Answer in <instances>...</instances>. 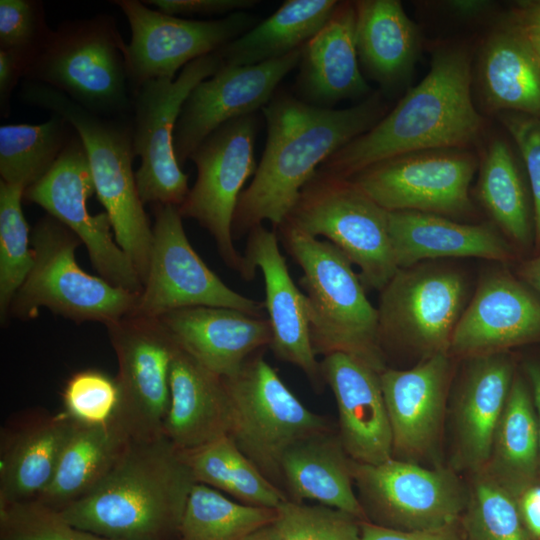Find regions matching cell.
Instances as JSON below:
<instances>
[{"label": "cell", "mask_w": 540, "mask_h": 540, "mask_svg": "<svg viewBox=\"0 0 540 540\" xmlns=\"http://www.w3.org/2000/svg\"><path fill=\"white\" fill-rule=\"evenodd\" d=\"M112 2L130 25L127 67L132 93L147 81L176 78L179 69L218 52L257 24L255 17L245 11L199 21L151 9L137 0Z\"/></svg>", "instance_id": "obj_18"}, {"label": "cell", "mask_w": 540, "mask_h": 540, "mask_svg": "<svg viewBox=\"0 0 540 540\" xmlns=\"http://www.w3.org/2000/svg\"><path fill=\"white\" fill-rule=\"evenodd\" d=\"M477 167L463 149L397 156L349 178L386 211H418L445 217L472 213L469 187Z\"/></svg>", "instance_id": "obj_17"}, {"label": "cell", "mask_w": 540, "mask_h": 540, "mask_svg": "<svg viewBox=\"0 0 540 540\" xmlns=\"http://www.w3.org/2000/svg\"><path fill=\"white\" fill-rule=\"evenodd\" d=\"M339 1L287 0L271 16L218 51L225 65L247 66L301 49L328 21Z\"/></svg>", "instance_id": "obj_34"}, {"label": "cell", "mask_w": 540, "mask_h": 540, "mask_svg": "<svg viewBox=\"0 0 540 540\" xmlns=\"http://www.w3.org/2000/svg\"><path fill=\"white\" fill-rule=\"evenodd\" d=\"M467 363L454 394L453 470L471 476L488 462L493 437L514 379L506 352L480 355Z\"/></svg>", "instance_id": "obj_24"}, {"label": "cell", "mask_w": 540, "mask_h": 540, "mask_svg": "<svg viewBox=\"0 0 540 540\" xmlns=\"http://www.w3.org/2000/svg\"><path fill=\"white\" fill-rule=\"evenodd\" d=\"M537 58L540 63V29L523 28Z\"/></svg>", "instance_id": "obj_56"}, {"label": "cell", "mask_w": 540, "mask_h": 540, "mask_svg": "<svg viewBox=\"0 0 540 540\" xmlns=\"http://www.w3.org/2000/svg\"><path fill=\"white\" fill-rule=\"evenodd\" d=\"M158 319L179 348L222 378L237 374L272 339L267 318L231 308L187 307Z\"/></svg>", "instance_id": "obj_25"}, {"label": "cell", "mask_w": 540, "mask_h": 540, "mask_svg": "<svg viewBox=\"0 0 540 540\" xmlns=\"http://www.w3.org/2000/svg\"><path fill=\"white\" fill-rule=\"evenodd\" d=\"M470 479L461 518L467 540H529L517 497L484 472Z\"/></svg>", "instance_id": "obj_41"}, {"label": "cell", "mask_w": 540, "mask_h": 540, "mask_svg": "<svg viewBox=\"0 0 540 540\" xmlns=\"http://www.w3.org/2000/svg\"><path fill=\"white\" fill-rule=\"evenodd\" d=\"M119 401L116 378L100 370L85 369L67 380L62 391V412L78 425H106L115 420Z\"/></svg>", "instance_id": "obj_43"}, {"label": "cell", "mask_w": 540, "mask_h": 540, "mask_svg": "<svg viewBox=\"0 0 540 540\" xmlns=\"http://www.w3.org/2000/svg\"><path fill=\"white\" fill-rule=\"evenodd\" d=\"M277 509L234 501L205 484L195 483L188 496L177 540H243L273 524Z\"/></svg>", "instance_id": "obj_39"}, {"label": "cell", "mask_w": 540, "mask_h": 540, "mask_svg": "<svg viewBox=\"0 0 540 540\" xmlns=\"http://www.w3.org/2000/svg\"><path fill=\"white\" fill-rule=\"evenodd\" d=\"M94 192L87 153L74 130L52 168L25 190L24 198L41 206L80 239L100 277L140 294L143 283L116 242L109 216L106 212L92 215L87 208V200Z\"/></svg>", "instance_id": "obj_16"}, {"label": "cell", "mask_w": 540, "mask_h": 540, "mask_svg": "<svg viewBox=\"0 0 540 540\" xmlns=\"http://www.w3.org/2000/svg\"><path fill=\"white\" fill-rule=\"evenodd\" d=\"M283 242L302 269L310 339L316 355H351L378 372L386 369L378 310L349 259L332 243L283 223Z\"/></svg>", "instance_id": "obj_4"}, {"label": "cell", "mask_w": 540, "mask_h": 540, "mask_svg": "<svg viewBox=\"0 0 540 540\" xmlns=\"http://www.w3.org/2000/svg\"><path fill=\"white\" fill-rule=\"evenodd\" d=\"M31 60L23 54L0 49V107L2 116L9 110L11 94L19 80L26 76Z\"/></svg>", "instance_id": "obj_49"}, {"label": "cell", "mask_w": 540, "mask_h": 540, "mask_svg": "<svg viewBox=\"0 0 540 540\" xmlns=\"http://www.w3.org/2000/svg\"><path fill=\"white\" fill-rule=\"evenodd\" d=\"M106 328L118 362L115 420L130 440L159 437L170 400L171 363L179 346L158 318L129 314Z\"/></svg>", "instance_id": "obj_15"}, {"label": "cell", "mask_w": 540, "mask_h": 540, "mask_svg": "<svg viewBox=\"0 0 540 540\" xmlns=\"http://www.w3.org/2000/svg\"><path fill=\"white\" fill-rule=\"evenodd\" d=\"M500 121L513 138L526 166L534 206L535 243L540 250V118L503 112Z\"/></svg>", "instance_id": "obj_46"}, {"label": "cell", "mask_w": 540, "mask_h": 540, "mask_svg": "<svg viewBox=\"0 0 540 540\" xmlns=\"http://www.w3.org/2000/svg\"><path fill=\"white\" fill-rule=\"evenodd\" d=\"M195 484L183 452L165 436L130 440L103 481L59 514L114 540H177Z\"/></svg>", "instance_id": "obj_3"}, {"label": "cell", "mask_w": 540, "mask_h": 540, "mask_svg": "<svg viewBox=\"0 0 540 540\" xmlns=\"http://www.w3.org/2000/svg\"><path fill=\"white\" fill-rule=\"evenodd\" d=\"M452 357L436 354L406 370L386 368L380 373L393 440V458L417 464L436 462L447 397Z\"/></svg>", "instance_id": "obj_20"}, {"label": "cell", "mask_w": 540, "mask_h": 540, "mask_svg": "<svg viewBox=\"0 0 540 540\" xmlns=\"http://www.w3.org/2000/svg\"><path fill=\"white\" fill-rule=\"evenodd\" d=\"M517 501L528 533L540 540V485H531L526 488Z\"/></svg>", "instance_id": "obj_50"}, {"label": "cell", "mask_w": 540, "mask_h": 540, "mask_svg": "<svg viewBox=\"0 0 540 540\" xmlns=\"http://www.w3.org/2000/svg\"><path fill=\"white\" fill-rule=\"evenodd\" d=\"M256 132L254 114L213 131L190 156L197 177L178 207L182 217L195 219L211 234L223 261L244 279L250 277L245 257L233 244V220L244 184L257 169Z\"/></svg>", "instance_id": "obj_12"}, {"label": "cell", "mask_w": 540, "mask_h": 540, "mask_svg": "<svg viewBox=\"0 0 540 540\" xmlns=\"http://www.w3.org/2000/svg\"><path fill=\"white\" fill-rule=\"evenodd\" d=\"M478 80L490 111L540 118V63L523 28L512 19L483 43Z\"/></svg>", "instance_id": "obj_31"}, {"label": "cell", "mask_w": 540, "mask_h": 540, "mask_svg": "<svg viewBox=\"0 0 540 540\" xmlns=\"http://www.w3.org/2000/svg\"><path fill=\"white\" fill-rule=\"evenodd\" d=\"M25 189L0 181V317L5 322L11 303L34 265L30 229L22 210Z\"/></svg>", "instance_id": "obj_40"}, {"label": "cell", "mask_w": 540, "mask_h": 540, "mask_svg": "<svg viewBox=\"0 0 540 540\" xmlns=\"http://www.w3.org/2000/svg\"><path fill=\"white\" fill-rule=\"evenodd\" d=\"M144 3L151 4L159 11L172 16H212L245 11L259 2L255 0H150Z\"/></svg>", "instance_id": "obj_47"}, {"label": "cell", "mask_w": 540, "mask_h": 540, "mask_svg": "<svg viewBox=\"0 0 540 540\" xmlns=\"http://www.w3.org/2000/svg\"><path fill=\"white\" fill-rule=\"evenodd\" d=\"M358 58L368 75L384 89L405 81L417 60L416 25L397 0L355 1Z\"/></svg>", "instance_id": "obj_32"}, {"label": "cell", "mask_w": 540, "mask_h": 540, "mask_svg": "<svg viewBox=\"0 0 540 540\" xmlns=\"http://www.w3.org/2000/svg\"><path fill=\"white\" fill-rule=\"evenodd\" d=\"M51 32L46 23L42 2L0 1V49L23 54L32 63Z\"/></svg>", "instance_id": "obj_45"}, {"label": "cell", "mask_w": 540, "mask_h": 540, "mask_svg": "<svg viewBox=\"0 0 540 540\" xmlns=\"http://www.w3.org/2000/svg\"><path fill=\"white\" fill-rule=\"evenodd\" d=\"M388 225L398 269L446 257L500 262L512 258L509 244L490 225L463 224L445 216L407 210L388 211Z\"/></svg>", "instance_id": "obj_29"}, {"label": "cell", "mask_w": 540, "mask_h": 540, "mask_svg": "<svg viewBox=\"0 0 540 540\" xmlns=\"http://www.w3.org/2000/svg\"><path fill=\"white\" fill-rule=\"evenodd\" d=\"M25 78L101 116L123 117L132 109L127 44L107 14L66 21L52 30Z\"/></svg>", "instance_id": "obj_6"}, {"label": "cell", "mask_w": 540, "mask_h": 540, "mask_svg": "<svg viewBox=\"0 0 540 540\" xmlns=\"http://www.w3.org/2000/svg\"><path fill=\"white\" fill-rule=\"evenodd\" d=\"M129 441L116 420L100 426L76 424L50 484L36 501L60 511L86 496L109 474Z\"/></svg>", "instance_id": "obj_33"}, {"label": "cell", "mask_w": 540, "mask_h": 540, "mask_svg": "<svg viewBox=\"0 0 540 540\" xmlns=\"http://www.w3.org/2000/svg\"><path fill=\"white\" fill-rule=\"evenodd\" d=\"M360 520L321 504L286 500L273 525L282 540H362Z\"/></svg>", "instance_id": "obj_42"}, {"label": "cell", "mask_w": 540, "mask_h": 540, "mask_svg": "<svg viewBox=\"0 0 540 540\" xmlns=\"http://www.w3.org/2000/svg\"><path fill=\"white\" fill-rule=\"evenodd\" d=\"M223 380L230 402L228 436L284 491V453L307 437L331 431L327 419L307 409L262 356L249 358L237 374Z\"/></svg>", "instance_id": "obj_8"}, {"label": "cell", "mask_w": 540, "mask_h": 540, "mask_svg": "<svg viewBox=\"0 0 540 540\" xmlns=\"http://www.w3.org/2000/svg\"><path fill=\"white\" fill-rule=\"evenodd\" d=\"M182 452L195 483L252 506L277 509L288 500L286 493L269 481L229 436Z\"/></svg>", "instance_id": "obj_36"}, {"label": "cell", "mask_w": 540, "mask_h": 540, "mask_svg": "<svg viewBox=\"0 0 540 540\" xmlns=\"http://www.w3.org/2000/svg\"><path fill=\"white\" fill-rule=\"evenodd\" d=\"M155 206L148 272L130 314L158 318L177 309L210 306L264 317V302L231 289L200 258L185 234L178 207Z\"/></svg>", "instance_id": "obj_14"}, {"label": "cell", "mask_w": 540, "mask_h": 540, "mask_svg": "<svg viewBox=\"0 0 540 540\" xmlns=\"http://www.w3.org/2000/svg\"><path fill=\"white\" fill-rule=\"evenodd\" d=\"M74 129L61 116L36 125L10 124L0 127L1 181L25 190L52 168Z\"/></svg>", "instance_id": "obj_38"}, {"label": "cell", "mask_w": 540, "mask_h": 540, "mask_svg": "<svg viewBox=\"0 0 540 540\" xmlns=\"http://www.w3.org/2000/svg\"><path fill=\"white\" fill-rule=\"evenodd\" d=\"M466 299L465 278L456 270L420 264L399 268L381 290L377 308L383 350L398 344L421 360L448 354Z\"/></svg>", "instance_id": "obj_13"}, {"label": "cell", "mask_w": 540, "mask_h": 540, "mask_svg": "<svg viewBox=\"0 0 540 540\" xmlns=\"http://www.w3.org/2000/svg\"><path fill=\"white\" fill-rule=\"evenodd\" d=\"M223 65L215 52L190 62L174 79L150 80L133 92L132 137L140 158L135 177L143 204L179 207L187 197L188 176L174 149L176 124L192 90Z\"/></svg>", "instance_id": "obj_10"}, {"label": "cell", "mask_w": 540, "mask_h": 540, "mask_svg": "<svg viewBox=\"0 0 540 540\" xmlns=\"http://www.w3.org/2000/svg\"><path fill=\"white\" fill-rule=\"evenodd\" d=\"M452 11L461 15H476L482 12L486 7V2L480 1H455L449 3Z\"/></svg>", "instance_id": "obj_54"}, {"label": "cell", "mask_w": 540, "mask_h": 540, "mask_svg": "<svg viewBox=\"0 0 540 540\" xmlns=\"http://www.w3.org/2000/svg\"><path fill=\"white\" fill-rule=\"evenodd\" d=\"M471 82L468 49L456 44L437 47L426 76L371 129L336 151L317 171L349 179L397 156L473 144L484 121L474 106Z\"/></svg>", "instance_id": "obj_2"}, {"label": "cell", "mask_w": 540, "mask_h": 540, "mask_svg": "<svg viewBox=\"0 0 540 540\" xmlns=\"http://www.w3.org/2000/svg\"><path fill=\"white\" fill-rule=\"evenodd\" d=\"M262 109L267 124L265 149L252 181L240 195L233 236L250 232L263 221L280 227L323 162L386 114L379 92L345 109L316 106L280 93Z\"/></svg>", "instance_id": "obj_1"}, {"label": "cell", "mask_w": 540, "mask_h": 540, "mask_svg": "<svg viewBox=\"0 0 540 540\" xmlns=\"http://www.w3.org/2000/svg\"><path fill=\"white\" fill-rule=\"evenodd\" d=\"M323 380L334 394L338 437L349 457L376 465L393 458V440L380 372L344 353L324 356Z\"/></svg>", "instance_id": "obj_23"}, {"label": "cell", "mask_w": 540, "mask_h": 540, "mask_svg": "<svg viewBox=\"0 0 540 540\" xmlns=\"http://www.w3.org/2000/svg\"><path fill=\"white\" fill-rule=\"evenodd\" d=\"M297 89L302 100L328 107L367 95L370 88L359 68L356 10L339 1L323 27L302 47Z\"/></svg>", "instance_id": "obj_27"}, {"label": "cell", "mask_w": 540, "mask_h": 540, "mask_svg": "<svg viewBox=\"0 0 540 540\" xmlns=\"http://www.w3.org/2000/svg\"><path fill=\"white\" fill-rule=\"evenodd\" d=\"M75 425L62 411L30 410L1 430L0 506L42 494Z\"/></svg>", "instance_id": "obj_26"}, {"label": "cell", "mask_w": 540, "mask_h": 540, "mask_svg": "<svg viewBox=\"0 0 540 540\" xmlns=\"http://www.w3.org/2000/svg\"><path fill=\"white\" fill-rule=\"evenodd\" d=\"M0 540H114L68 523L36 500L0 506Z\"/></svg>", "instance_id": "obj_44"}, {"label": "cell", "mask_w": 540, "mask_h": 540, "mask_svg": "<svg viewBox=\"0 0 540 540\" xmlns=\"http://www.w3.org/2000/svg\"><path fill=\"white\" fill-rule=\"evenodd\" d=\"M301 49L255 65L224 64L199 83L185 101L175 128L174 149L179 164L190 159L220 126L266 106L283 78L299 65Z\"/></svg>", "instance_id": "obj_19"}, {"label": "cell", "mask_w": 540, "mask_h": 540, "mask_svg": "<svg viewBox=\"0 0 540 540\" xmlns=\"http://www.w3.org/2000/svg\"><path fill=\"white\" fill-rule=\"evenodd\" d=\"M169 387L162 435L176 448L188 451L228 436L230 402L222 377L178 348Z\"/></svg>", "instance_id": "obj_28"}, {"label": "cell", "mask_w": 540, "mask_h": 540, "mask_svg": "<svg viewBox=\"0 0 540 540\" xmlns=\"http://www.w3.org/2000/svg\"><path fill=\"white\" fill-rule=\"evenodd\" d=\"M243 540H282V538L276 530L275 526L273 524H270L251 533Z\"/></svg>", "instance_id": "obj_55"}, {"label": "cell", "mask_w": 540, "mask_h": 540, "mask_svg": "<svg viewBox=\"0 0 540 540\" xmlns=\"http://www.w3.org/2000/svg\"><path fill=\"white\" fill-rule=\"evenodd\" d=\"M525 368L529 378L533 402L536 411L540 454V365L535 363H528L526 364Z\"/></svg>", "instance_id": "obj_52"}, {"label": "cell", "mask_w": 540, "mask_h": 540, "mask_svg": "<svg viewBox=\"0 0 540 540\" xmlns=\"http://www.w3.org/2000/svg\"><path fill=\"white\" fill-rule=\"evenodd\" d=\"M362 540H467L461 521L436 529L396 530L361 521Z\"/></svg>", "instance_id": "obj_48"}, {"label": "cell", "mask_w": 540, "mask_h": 540, "mask_svg": "<svg viewBox=\"0 0 540 540\" xmlns=\"http://www.w3.org/2000/svg\"><path fill=\"white\" fill-rule=\"evenodd\" d=\"M477 192L494 222L516 243L528 245L532 228L525 188L509 145L495 138L480 164Z\"/></svg>", "instance_id": "obj_37"}, {"label": "cell", "mask_w": 540, "mask_h": 540, "mask_svg": "<svg viewBox=\"0 0 540 540\" xmlns=\"http://www.w3.org/2000/svg\"><path fill=\"white\" fill-rule=\"evenodd\" d=\"M540 340V300L503 270L487 273L452 335V358L505 352Z\"/></svg>", "instance_id": "obj_21"}, {"label": "cell", "mask_w": 540, "mask_h": 540, "mask_svg": "<svg viewBox=\"0 0 540 540\" xmlns=\"http://www.w3.org/2000/svg\"><path fill=\"white\" fill-rule=\"evenodd\" d=\"M82 242L62 222L46 214L32 229L34 265L15 295L9 313L22 320L38 316L41 307L75 322L105 326L129 315L140 294L85 272L75 250Z\"/></svg>", "instance_id": "obj_7"}, {"label": "cell", "mask_w": 540, "mask_h": 540, "mask_svg": "<svg viewBox=\"0 0 540 540\" xmlns=\"http://www.w3.org/2000/svg\"><path fill=\"white\" fill-rule=\"evenodd\" d=\"M538 425L532 392L514 376L508 400L495 431L490 456L482 471L515 497L535 476L538 467Z\"/></svg>", "instance_id": "obj_35"}, {"label": "cell", "mask_w": 540, "mask_h": 540, "mask_svg": "<svg viewBox=\"0 0 540 540\" xmlns=\"http://www.w3.org/2000/svg\"><path fill=\"white\" fill-rule=\"evenodd\" d=\"M511 19L525 29H540V0L519 1L514 5Z\"/></svg>", "instance_id": "obj_51"}, {"label": "cell", "mask_w": 540, "mask_h": 540, "mask_svg": "<svg viewBox=\"0 0 540 540\" xmlns=\"http://www.w3.org/2000/svg\"><path fill=\"white\" fill-rule=\"evenodd\" d=\"M23 101L64 118L81 138L91 168L95 193L110 218L115 240L136 268L142 283L147 276L153 230L139 196L133 159L131 122L105 117L79 105L45 84L28 81Z\"/></svg>", "instance_id": "obj_5"}, {"label": "cell", "mask_w": 540, "mask_h": 540, "mask_svg": "<svg viewBox=\"0 0 540 540\" xmlns=\"http://www.w3.org/2000/svg\"><path fill=\"white\" fill-rule=\"evenodd\" d=\"M244 257L250 279L256 268L263 275L274 355L298 367L316 389H321L325 382L310 339L304 295L289 273L275 232L262 225L253 228Z\"/></svg>", "instance_id": "obj_22"}, {"label": "cell", "mask_w": 540, "mask_h": 540, "mask_svg": "<svg viewBox=\"0 0 540 540\" xmlns=\"http://www.w3.org/2000/svg\"><path fill=\"white\" fill-rule=\"evenodd\" d=\"M352 462L338 434L332 430L295 443L281 461L283 487L288 499L301 503L315 501L367 521L354 490Z\"/></svg>", "instance_id": "obj_30"}, {"label": "cell", "mask_w": 540, "mask_h": 540, "mask_svg": "<svg viewBox=\"0 0 540 540\" xmlns=\"http://www.w3.org/2000/svg\"><path fill=\"white\" fill-rule=\"evenodd\" d=\"M284 223L325 237L359 268L364 286L381 291L398 270L388 211L350 179L317 171Z\"/></svg>", "instance_id": "obj_9"}, {"label": "cell", "mask_w": 540, "mask_h": 540, "mask_svg": "<svg viewBox=\"0 0 540 540\" xmlns=\"http://www.w3.org/2000/svg\"><path fill=\"white\" fill-rule=\"evenodd\" d=\"M520 275L528 285L540 294V255L525 262L520 269Z\"/></svg>", "instance_id": "obj_53"}, {"label": "cell", "mask_w": 540, "mask_h": 540, "mask_svg": "<svg viewBox=\"0 0 540 540\" xmlns=\"http://www.w3.org/2000/svg\"><path fill=\"white\" fill-rule=\"evenodd\" d=\"M354 484L367 521L396 530H428L461 521L468 485L442 466L391 458L376 465L352 462Z\"/></svg>", "instance_id": "obj_11"}]
</instances>
